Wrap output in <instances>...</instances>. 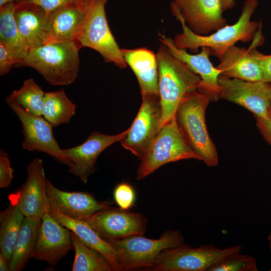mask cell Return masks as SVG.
<instances>
[{"mask_svg":"<svg viewBox=\"0 0 271 271\" xmlns=\"http://www.w3.org/2000/svg\"><path fill=\"white\" fill-rule=\"evenodd\" d=\"M142 102L126 136L120 142L123 148L141 160L146 150L158 133L162 115L160 95H142Z\"/></svg>","mask_w":271,"mask_h":271,"instance_id":"30bf717a","label":"cell"},{"mask_svg":"<svg viewBox=\"0 0 271 271\" xmlns=\"http://www.w3.org/2000/svg\"><path fill=\"white\" fill-rule=\"evenodd\" d=\"M83 17V12L77 2L49 13L44 45L76 41Z\"/></svg>","mask_w":271,"mask_h":271,"instance_id":"d6986e66","label":"cell"},{"mask_svg":"<svg viewBox=\"0 0 271 271\" xmlns=\"http://www.w3.org/2000/svg\"><path fill=\"white\" fill-rule=\"evenodd\" d=\"M159 40L169 49L172 54L184 62L189 68L201 78L197 90L209 96L211 100L216 101L219 98L220 87L218 78L220 72L214 67L209 59L210 51L207 47H201V51L191 54L186 49L177 47L173 39L164 34H159Z\"/></svg>","mask_w":271,"mask_h":271,"instance_id":"ac0fdd59","label":"cell"},{"mask_svg":"<svg viewBox=\"0 0 271 271\" xmlns=\"http://www.w3.org/2000/svg\"><path fill=\"white\" fill-rule=\"evenodd\" d=\"M107 1L78 0L83 17L76 41L80 48L98 52L105 62L124 68L127 64L108 27L105 11Z\"/></svg>","mask_w":271,"mask_h":271,"instance_id":"5b68a950","label":"cell"},{"mask_svg":"<svg viewBox=\"0 0 271 271\" xmlns=\"http://www.w3.org/2000/svg\"><path fill=\"white\" fill-rule=\"evenodd\" d=\"M41 221L25 217L15 250L9 262L11 271L22 270L32 258Z\"/></svg>","mask_w":271,"mask_h":271,"instance_id":"d4e9b609","label":"cell"},{"mask_svg":"<svg viewBox=\"0 0 271 271\" xmlns=\"http://www.w3.org/2000/svg\"><path fill=\"white\" fill-rule=\"evenodd\" d=\"M14 170L11 167L8 153L0 149V188H7L11 184Z\"/></svg>","mask_w":271,"mask_h":271,"instance_id":"836d02e7","label":"cell"},{"mask_svg":"<svg viewBox=\"0 0 271 271\" xmlns=\"http://www.w3.org/2000/svg\"><path fill=\"white\" fill-rule=\"evenodd\" d=\"M84 221L108 242L143 235L147 224V220L142 214L111 206L97 212Z\"/></svg>","mask_w":271,"mask_h":271,"instance_id":"4fadbf2b","label":"cell"},{"mask_svg":"<svg viewBox=\"0 0 271 271\" xmlns=\"http://www.w3.org/2000/svg\"><path fill=\"white\" fill-rule=\"evenodd\" d=\"M76 41L45 44L31 48L22 66L31 67L53 85H67L77 78L79 68Z\"/></svg>","mask_w":271,"mask_h":271,"instance_id":"277c9868","label":"cell"},{"mask_svg":"<svg viewBox=\"0 0 271 271\" xmlns=\"http://www.w3.org/2000/svg\"><path fill=\"white\" fill-rule=\"evenodd\" d=\"M223 12L232 9L236 4L235 0H220Z\"/></svg>","mask_w":271,"mask_h":271,"instance_id":"74e56055","label":"cell"},{"mask_svg":"<svg viewBox=\"0 0 271 271\" xmlns=\"http://www.w3.org/2000/svg\"><path fill=\"white\" fill-rule=\"evenodd\" d=\"M45 93L31 78L25 80L22 87L14 90L9 96L27 112L42 116Z\"/></svg>","mask_w":271,"mask_h":271,"instance_id":"f1b7e54d","label":"cell"},{"mask_svg":"<svg viewBox=\"0 0 271 271\" xmlns=\"http://www.w3.org/2000/svg\"><path fill=\"white\" fill-rule=\"evenodd\" d=\"M48 14L38 7L16 6L14 16L17 27L30 50L44 44Z\"/></svg>","mask_w":271,"mask_h":271,"instance_id":"603a6c76","label":"cell"},{"mask_svg":"<svg viewBox=\"0 0 271 271\" xmlns=\"http://www.w3.org/2000/svg\"><path fill=\"white\" fill-rule=\"evenodd\" d=\"M72 249L71 231L61 225L48 210L42 219L32 258L55 266Z\"/></svg>","mask_w":271,"mask_h":271,"instance_id":"5bb4252c","label":"cell"},{"mask_svg":"<svg viewBox=\"0 0 271 271\" xmlns=\"http://www.w3.org/2000/svg\"><path fill=\"white\" fill-rule=\"evenodd\" d=\"M267 118L271 120V105L267 112Z\"/></svg>","mask_w":271,"mask_h":271,"instance_id":"ab89813d","label":"cell"},{"mask_svg":"<svg viewBox=\"0 0 271 271\" xmlns=\"http://www.w3.org/2000/svg\"><path fill=\"white\" fill-rule=\"evenodd\" d=\"M270 101H271V85H270Z\"/></svg>","mask_w":271,"mask_h":271,"instance_id":"b9f144b4","label":"cell"},{"mask_svg":"<svg viewBox=\"0 0 271 271\" xmlns=\"http://www.w3.org/2000/svg\"><path fill=\"white\" fill-rule=\"evenodd\" d=\"M26 182L9 196L10 203L16 205L25 217L40 221L48 210L43 163L36 158L29 164Z\"/></svg>","mask_w":271,"mask_h":271,"instance_id":"7c38bea8","label":"cell"},{"mask_svg":"<svg viewBox=\"0 0 271 271\" xmlns=\"http://www.w3.org/2000/svg\"><path fill=\"white\" fill-rule=\"evenodd\" d=\"M268 240L269 241V245H270V249L271 251V231L270 232L269 235L268 237ZM271 271V269L270 270Z\"/></svg>","mask_w":271,"mask_h":271,"instance_id":"60d3db41","label":"cell"},{"mask_svg":"<svg viewBox=\"0 0 271 271\" xmlns=\"http://www.w3.org/2000/svg\"><path fill=\"white\" fill-rule=\"evenodd\" d=\"M261 41L255 38L250 46L252 52L257 61L262 71V81L271 83V55H264L258 52L256 47L261 44Z\"/></svg>","mask_w":271,"mask_h":271,"instance_id":"d6a6232c","label":"cell"},{"mask_svg":"<svg viewBox=\"0 0 271 271\" xmlns=\"http://www.w3.org/2000/svg\"><path fill=\"white\" fill-rule=\"evenodd\" d=\"M240 244L219 248L213 245L193 248L185 243L163 251L150 269L155 271H208L218 261L240 252Z\"/></svg>","mask_w":271,"mask_h":271,"instance_id":"ba28073f","label":"cell"},{"mask_svg":"<svg viewBox=\"0 0 271 271\" xmlns=\"http://www.w3.org/2000/svg\"><path fill=\"white\" fill-rule=\"evenodd\" d=\"M71 238L75 251L72 271H112V266L101 253L85 245L71 231Z\"/></svg>","mask_w":271,"mask_h":271,"instance_id":"83f0119b","label":"cell"},{"mask_svg":"<svg viewBox=\"0 0 271 271\" xmlns=\"http://www.w3.org/2000/svg\"><path fill=\"white\" fill-rule=\"evenodd\" d=\"M256 125L264 140L271 146V120L255 117Z\"/></svg>","mask_w":271,"mask_h":271,"instance_id":"d590c367","label":"cell"},{"mask_svg":"<svg viewBox=\"0 0 271 271\" xmlns=\"http://www.w3.org/2000/svg\"><path fill=\"white\" fill-rule=\"evenodd\" d=\"M129 128L115 135H107L97 131L92 132L85 141L77 146L63 149L72 160L73 166L69 167V172L84 183L96 170V162L100 154L114 143L120 142L127 135Z\"/></svg>","mask_w":271,"mask_h":271,"instance_id":"2e32d148","label":"cell"},{"mask_svg":"<svg viewBox=\"0 0 271 271\" xmlns=\"http://www.w3.org/2000/svg\"><path fill=\"white\" fill-rule=\"evenodd\" d=\"M199 157L189 145L177 124L175 118L163 125L141 159L137 172L140 181L165 164Z\"/></svg>","mask_w":271,"mask_h":271,"instance_id":"8992f818","label":"cell"},{"mask_svg":"<svg viewBox=\"0 0 271 271\" xmlns=\"http://www.w3.org/2000/svg\"><path fill=\"white\" fill-rule=\"evenodd\" d=\"M219 98L238 104L252 113L255 117L267 118L271 105L270 83L262 81H249L220 75Z\"/></svg>","mask_w":271,"mask_h":271,"instance_id":"8fae6325","label":"cell"},{"mask_svg":"<svg viewBox=\"0 0 271 271\" xmlns=\"http://www.w3.org/2000/svg\"><path fill=\"white\" fill-rule=\"evenodd\" d=\"M50 214L61 225L73 232L86 246L103 254L114 271L122 270L118 253L109 242L103 239L85 221L71 218L48 207Z\"/></svg>","mask_w":271,"mask_h":271,"instance_id":"7402d4cb","label":"cell"},{"mask_svg":"<svg viewBox=\"0 0 271 271\" xmlns=\"http://www.w3.org/2000/svg\"><path fill=\"white\" fill-rule=\"evenodd\" d=\"M78 0H17L16 6H33L40 7L48 13L61 7L77 3Z\"/></svg>","mask_w":271,"mask_h":271,"instance_id":"1f68e13d","label":"cell"},{"mask_svg":"<svg viewBox=\"0 0 271 271\" xmlns=\"http://www.w3.org/2000/svg\"><path fill=\"white\" fill-rule=\"evenodd\" d=\"M48 207L71 218L85 220L97 212L111 207L108 201L98 200L91 193L64 191L46 180Z\"/></svg>","mask_w":271,"mask_h":271,"instance_id":"e0dca14e","label":"cell"},{"mask_svg":"<svg viewBox=\"0 0 271 271\" xmlns=\"http://www.w3.org/2000/svg\"><path fill=\"white\" fill-rule=\"evenodd\" d=\"M15 3H9L0 8V43L13 57L15 66H22L30 49L19 31L14 13Z\"/></svg>","mask_w":271,"mask_h":271,"instance_id":"cb8c5ba5","label":"cell"},{"mask_svg":"<svg viewBox=\"0 0 271 271\" xmlns=\"http://www.w3.org/2000/svg\"><path fill=\"white\" fill-rule=\"evenodd\" d=\"M171 10L177 11L187 26L202 36L227 25L220 0H172Z\"/></svg>","mask_w":271,"mask_h":271,"instance_id":"9a60e30c","label":"cell"},{"mask_svg":"<svg viewBox=\"0 0 271 271\" xmlns=\"http://www.w3.org/2000/svg\"><path fill=\"white\" fill-rule=\"evenodd\" d=\"M76 105L67 96L64 90L45 93L42 116L53 127L68 123L75 115Z\"/></svg>","mask_w":271,"mask_h":271,"instance_id":"4316f807","label":"cell"},{"mask_svg":"<svg viewBox=\"0 0 271 271\" xmlns=\"http://www.w3.org/2000/svg\"><path fill=\"white\" fill-rule=\"evenodd\" d=\"M25 217L18 207L12 203L0 213L1 253L9 262Z\"/></svg>","mask_w":271,"mask_h":271,"instance_id":"484cf974","label":"cell"},{"mask_svg":"<svg viewBox=\"0 0 271 271\" xmlns=\"http://www.w3.org/2000/svg\"><path fill=\"white\" fill-rule=\"evenodd\" d=\"M0 270L1 271L10 270L9 260H8L1 252H0Z\"/></svg>","mask_w":271,"mask_h":271,"instance_id":"8d00e7d4","label":"cell"},{"mask_svg":"<svg viewBox=\"0 0 271 271\" xmlns=\"http://www.w3.org/2000/svg\"><path fill=\"white\" fill-rule=\"evenodd\" d=\"M6 103L21 122L23 149L43 152L69 167L73 166L72 160L64 153L55 139L53 126L47 120L42 116L27 112L9 96L6 97Z\"/></svg>","mask_w":271,"mask_h":271,"instance_id":"9c48e42d","label":"cell"},{"mask_svg":"<svg viewBox=\"0 0 271 271\" xmlns=\"http://www.w3.org/2000/svg\"><path fill=\"white\" fill-rule=\"evenodd\" d=\"M256 260L253 256L240 254H231L218 261L208 271H257Z\"/></svg>","mask_w":271,"mask_h":271,"instance_id":"f546056e","label":"cell"},{"mask_svg":"<svg viewBox=\"0 0 271 271\" xmlns=\"http://www.w3.org/2000/svg\"><path fill=\"white\" fill-rule=\"evenodd\" d=\"M258 5V0H245L242 12L237 21L226 25L211 35H199L193 32L186 25L183 18L176 10H171L173 15L180 22L183 32L177 34L173 41L181 49H189L198 53L199 47H207L210 55L221 60L225 53L238 41L247 43L252 40L260 27L258 23L251 21Z\"/></svg>","mask_w":271,"mask_h":271,"instance_id":"6da1fadb","label":"cell"},{"mask_svg":"<svg viewBox=\"0 0 271 271\" xmlns=\"http://www.w3.org/2000/svg\"><path fill=\"white\" fill-rule=\"evenodd\" d=\"M16 1L17 0H0V8L9 3H15Z\"/></svg>","mask_w":271,"mask_h":271,"instance_id":"f35d334b","label":"cell"},{"mask_svg":"<svg viewBox=\"0 0 271 271\" xmlns=\"http://www.w3.org/2000/svg\"><path fill=\"white\" fill-rule=\"evenodd\" d=\"M158 85L162 115L160 128L175 118L180 102L188 93L197 90L200 77L178 59L162 43L156 54Z\"/></svg>","mask_w":271,"mask_h":271,"instance_id":"7a4b0ae2","label":"cell"},{"mask_svg":"<svg viewBox=\"0 0 271 271\" xmlns=\"http://www.w3.org/2000/svg\"><path fill=\"white\" fill-rule=\"evenodd\" d=\"M134 235L110 242L116 249L122 270L150 269L164 250L184 243V238L177 230H168L159 239Z\"/></svg>","mask_w":271,"mask_h":271,"instance_id":"52a82bcc","label":"cell"},{"mask_svg":"<svg viewBox=\"0 0 271 271\" xmlns=\"http://www.w3.org/2000/svg\"><path fill=\"white\" fill-rule=\"evenodd\" d=\"M113 197L115 203L119 208L125 210L131 208L136 200V193L133 187L124 182L115 187Z\"/></svg>","mask_w":271,"mask_h":271,"instance_id":"4dcf8cb0","label":"cell"},{"mask_svg":"<svg viewBox=\"0 0 271 271\" xmlns=\"http://www.w3.org/2000/svg\"><path fill=\"white\" fill-rule=\"evenodd\" d=\"M121 51L137 77L141 94L159 95L157 55L146 48L121 49Z\"/></svg>","mask_w":271,"mask_h":271,"instance_id":"ffe728a7","label":"cell"},{"mask_svg":"<svg viewBox=\"0 0 271 271\" xmlns=\"http://www.w3.org/2000/svg\"><path fill=\"white\" fill-rule=\"evenodd\" d=\"M216 67L221 75L249 81H262V71L251 47L248 49L230 47Z\"/></svg>","mask_w":271,"mask_h":271,"instance_id":"44dd1931","label":"cell"},{"mask_svg":"<svg viewBox=\"0 0 271 271\" xmlns=\"http://www.w3.org/2000/svg\"><path fill=\"white\" fill-rule=\"evenodd\" d=\"M210 97L197 90L187 93L179 104L175 119L180 131L194 152L209 167L218 164V155L206 123Z\"/></svg>","mask_w":271,"mask_h":271,"instance_id":"3957f363","label":"cell"},{"mask_svg":"<svg viewBox=\"0 0 271 271\" xmlns=\"http://www.w3.org/2000/svg\"><path fill=\"white\" fill-rule=\"evenodd\" d=\"M15 66V60L6 48L0 43V75L8 74Z\"/></svg>","mask_w":271,"mask_h":271,"instance_id":"e575fe53","label":"cell"}]
</instances>
